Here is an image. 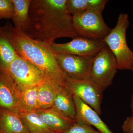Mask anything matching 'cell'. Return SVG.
I'll list each match as a JSON object with an SVG mask.
<instances>
[{"mask_svg": "<svg viewBox=\"0 0 133 133\" xmlns=\"http://www.w3.org/2000/svg\"><path fill=\"white\" fill-rule=\"evenodd\" d=\"M2 28L18 56L36 66L46 79L68 88V78L58 64L55 53L49 46L29 37L10 23Z\"/></svg>", "mask_w": 133, "mask_h": 133, "instance_id": "2", "label": "cell"}, {"mask_svg": "<svg viewBox=\"0 0 133 133\" xmlns=\"http://www.w3.org/2000/svg\"><path fill=\"white\" fill-rule=\"evenodd\" d=\"M52 107L65 116L75 120L76 112L74 95L69 88L59 86Z\"/></svg>", "mask_w": 133, "mask_h": 133, "instance_id": "14", "label": "cell"}, {"mask_svg": "<svg viewBox=\"0 0 133 133\" xmlns=\"http://www.w3.org/2000/svg\"><path fill=\"white\" fill-rule=\"evenodd\" d=\"M121 128L123 133H133V116L127 117Z\"/></svg>", "mask_w": 133, "mask_h": 133, "instance_id": "24", "label": "cell"}, {"mask_svg": "<svg viewBox=\"0 0 133 133\" xmlns=\"http://www.w3.org/2000/svg\"><path fill=\"white\" fill-rule=\"evenodd\" d=\"M107 46L103 40H94L79 36L64 43H57L54 42L49 47L55 53L91 56H95L101 50Z\"/></svg>", "mask_w": 133, "mask_h": 133, "instance_id": "9", "label": "cell"}, {"mask_svg": "<svg viewBox=\"0 0 133 133\" xmlns=\"http://www.w3.org/2000/svg\"><path fill=\"white\" fill-rule=\"evenodd\" d=\"M55 54L58 64L68 79L79 80L90 78L95 56H82L69 54Z\"/></svg>", "mask_w": 133, "mask_h": 133, "instance_id": "7", "label": "cell"}, {"mask_svg": "<svg viewBox=\"0 0 133 133\" xmlns=\"http://www.w3.org/2000/svg\"><path fill=\"white\" fill-rule=\"evenodd\" d=\"M87 4V0H66V9L72 16L85 11Z\"/></svg>", "mask_w": 133, "mask_h": 133, "instance_id": "21", "label": "cell"}, {"mask_svg": "<svg viewBox=\"0 0 133 133\" xmlns=\"http://www.w3.org/2000/svg\"><path fill=\"white\" fill-rule=\"evenodd\" d=\"M76 119H81L95 127L100 133H113L99 117V115L77 96L74 95Z\"/></svg>", "mask_w": 133, "mask_h": 133, "instance_id": "12", "label": "cell"}, {"mask_svg": "<svg viewBox=\"0 0 133 133\" xmlns=\"http://www.w3.org/2000/svg\"><path fill=\"white\" fill-rule=\"evenodd\" d=\"M68 88L74 95L77 96L99 115L102 114L101 104L103 91L90 78L84 80L67 79Z\"/></svg>", "mask_w": 133, "mask_h": 133, "instance_id": "8", "label": "cell"}, {"mask_svg": "<svg viewBox=\"0 0 133 133\" xmlns=\"http://www.w3.org/2000/svg\"><path fill=\"white\" fill-rule=\"evenodd\" d=\"M118 70L115 57L107 46L94 57L89 78L104 91L112 84Z\"/></svg>", "mask_w": 133, "mask_h": 133, "instance_id": "5", "label": "cell"}, {"mask_svg": "<svg viewBox=\"0 0 133 133\" xmlns=\"http://www.w3.org/2000/svg\"><path fill=\"white\" fill-rule=\"evenodd\" d=\"M19 114L30 133H57L42 120L35 111Z\"/></svg>", "mask_w": 133, "mask_h": 133, "instance_id": "18", "label": "cell"}, {"mask_svg": "<svg viewBox=\"0 0 133 133\" xmlns=\"http://www.w3.org/2000/svg\"><path fill=\"white\" fill-rule=\"evenodd\" d=\"M72 21L78 35L90 39L103 41L112 30L105 22L102 14L89 10L72 16Z\"/></svg>", "mask_w": 133, "mask_h": 133, "instance_id": "4", "label": "cell"}, {"mask_svg": "<svg viewBox=\"0 0 133 133\" xmlns=\"http://www.w3.org/2000/svg\"><path fill=\"white\" fill-rule=\"evenodd\" d=\"M129 25L128 14H120L116 26L103 41L115 57L118 70L133 72V51L129 48L126 39Z\"/></svg>", "mask_w": 133, "mask_h": 133, "instance_id": "3", "label": "cell"}, {"mask_svg": "<svg viewBox=\"0 0 133 133\" xmlns=\"http://www.w3.org/2000/svg\"><path fill=\"white\" fill-rule=\"evenodd\" d=\"M0 133H30L18 112L0 108Z\"/></svg>", "mask_w": 133, "mask_h": 133, "instance_id": "13", "label": "cell"}, {"mask_svg": "<svg viewBox=\"0 0 133 133\" xmlns=\"http://www.w3.org/2000/svg\"><path fill=\"white\" fill-rule=\"evenodd\" d=\"M22 93L7 69L0 67V108L18 112Z\"/></svg>", "mask_w": 133, "mask_h": 133, "instance_id": "10", "label": "cell"}, {"mask_svg": "<svg viewBox=\"0 0 133 133\" xmlns=\"http://www.w3.org/2000/svg\"><path fill=\"white\" fill-rule=\"evenodd\" d=\"M35 112L49 127L57 133L63 132L76 122L75 120L66 117L52 107L45 109H38Z\"/></svg>", "mask_w": 133, "mask_h": 133, "instance_id": "11", "label": "cell"}, {"mask_svg": "<svg viewBox=\"0 0 133 133\" xmlns=\"http://www.w3.org/2000/svg\"><path fill=\"white\" fill-rule=\"evenodd\" d=\"M76 122L61 133H100L92 126L81 119H76Z\"/></svg>", "mask_w": 133, "mask_h": 133, "instance_id": "20", "label": "cell"}, {"mask_svg": "<svg viewBox=\"0 0 133 133\" xmlns=\"http://www.w3.org/2000/svg\"><path fill=\"white\" fill-rule=\"evenodd\" d=\"M14 12L12 18L16 29L24 31L28 24L29 10L32 0H12Z\"/></svg>", "mask_w": 133, "mask_h": 133, "instance_id": "16", "label": "cell"}, {"mask_svg": "<svg viewBox=\"0 0 133 133\" xmlns=\"http://www.w3.org/2000/svg\"><path fill=\"white\" fill-rule=\"evenodd\" d=\"M37 87H33L23 91L18 106V112H30L35 111L38 109Z\"/></svg>", "mask_w": 133, "mask_h": 133, "instance_id": "19", "label": "cell"}, {"mask_svg": "<svg viewBox=\"0 0 133 133\" xmlns=\"http://www.w3.org/2000/svg\"><path fill=\"white\" fill-rule=\"evenodd\" d=\"M7 70L22 92L38 85L45 79L40 69L19 56L10 64Z\"/></svg>", "mask_w": 133, "mask_h": 133, "instance_id": "6", "label": "cell"}, {"mask_svg": "<svg viewBox=\"0 0 133 133\" xmlns=\"http://www.w3.org/2000/svg\"><path fill=\"white\" fill-rule=\"evenodd\" d=\"M108 1L107 0H87L88 4L86 10L102 14Z\"/></svg>", "mask_w": 133, "mask_h": 133, "instance_id": "23", "label": "cell"}, {"mask_svg": "<svg viewBox=\"0 0 133 133\" xmlns=\"http://www.w3.org/2000/svg\"><path fill=\"white\" fill-rule=\"evenodd\" d=\"M59 86L45 78L37 85L38 109H45L52 107Z\"/></svg>", "mask_w": 133, "mask_h": 133, "instance_id": "15", "label": "cell"}, {"mask_svg": "<svg viewBox=\"0 0 133 133\" xmlns=\"http://www.w3.org/2000/svg\"><path fill=\"white\" fill-rule=\"evenodd\" d=\"M14 12L12 0H0V19H12Z\"/></svg>", "mask_w": 133, "mask_h": 133, "instance_id": "22", "label": "cell"}, {"mask_svg": "<svg viewBox=\"0 0 133 133\" xmlns=\"http://www.w3.org/2000/svg\"></svg>", "mask_w": 133, "mask_h": 133, "instance_id": "26", "label": "cell"}, {"mask_svg": "<svg viewBox=\"0 0 133 133\" xmlns=\"http://www.w3.org/2000/svg\"><path fill=\"white\" fill-rule=\"evenodd\" d=\"M66 0H32L28 24L23 33L49 46L55 39L79 37L67 11Z\"/></svg>", "mask_w": 133, "mask_h": 133, "instance_id": "1", "label": "cell"}, {"mask_svg": "<svg viewBox=\"0 0 133 133\" xmlns=\"http://www.w3.org/2000/svg\"><path fill=\"white\" fill-rule=\"evenodd\" d=\"M17 56L2 27H0V67L7 69Z\"/></svg>", "mask_w": 133, "mask_h": 133, "instance_id": "17", "label": "cell"}, {"mask_svg": "<svg viewBox=\"0 0 133 133\" xmlns=\"http://www.w3.org/2000/svg\"><path fill=\"white\" fill-rule=\"evenodd\" d=\"M131 110H132V115L133 116V93L132 95V99H131Z\"/></svg>", "mask_w": 133, "mask_h": 133, "instance_id": "25", "label": "cell"}]
</instances>
